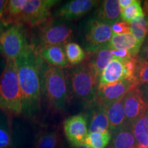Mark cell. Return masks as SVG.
<instances>
[{"label": "cell", "instance_id": "5b68a950", "mask_svg": "<svg viewBox=\"0 0 148 148\" xmlns=\"http://www.w3.org/2000/svg\"><path fill=\"white\" fill-rule=\"evenodd\" d=\"M112 36L110 25L100 21L94 15L84 20L80 25V42L88 54L106 47Z\"/></svg>", "mask_w": 148, "mask_h": 148}, {"label": "cell", "instance_id": "83f0119b", "mask_svg": "<svg viewBox=\"0 0 148 148\" xmlns=\"http://www.w3.org/2000/svg\"><path fill=\"white\" fill-rule=\"evenodd\" d=\"M130 33L142 45L148 34V21L147 18L143 16L130 23Z\"/></svg>", "mask_w": 148, "mask_h": 148}, {"label": "cell", "instance_id": "1f68e13d", "mask_svg": "<svg viewBox=\"0 0 148 148\" xmlns=\"http://www.w3.org/2000/svg\"><path fill=\"white\" fill-rule=\"evenodd\" d=\"M138 58L148 60V34L142 44L139 53L137 56Z\"/></svg>", "mask_w": 148, "mask_h": 148}, {"label": "cell", "instance_id": "f1b7e54d", "mask_svg": "<svg viewBox=\"0 0 148 148\" xmlns=\"http://www.w3.org/2000/svg\"><path fill=\"white\" fill-rule=\"evenodd\" d=\"M134 82L137 86L148 83V60L140 59L137 57Z\"/></svg>", "mask_w": 148, "mask_h": 148}, {"label": "cell", "instance_id": "ba28073f", "mask_svg": "<svg viewBox=\"0 0 148 148\" xmlns=\"http://www.w3.org/2000/svg\"><path fill=\"white\" fill-rule=\"evenodd\" d=\"M60 2L58 0H27L22 12L19 23L38 26L51 18V10Z\"/></svg>", "mask_w": 148, "mask_h": 148}, {"label": "cell", "instance_id": "9a60e30c", "mask_svg": "<svg viewBox=\"0 0 148 148\" xmlns=\"http://www.w3.org/2000/svg\"><path fill=\"white\" fill-rule=\"evenodd\" d=\"M94 16L110 26L121 21V8L117 0H105L100 1Z\"/></svg>", "mask_w": 148, "mask_h": 148}, {"label": "cell", "instance_id": "d590c367", "mask_svg": "<svg viewBox=\"0 0 148 148\" xmlns=\"http://www.w3.org/2000/svg\"><path fill=\"white\" fill-rule=\"evenodd\" d=\"M143 12L145 14V17L147 18L148 21V1H143Z\"/></svg>", "mask_w": 148, "mask_h": 148}, {"label": "cell", "instance_id": "4316f807", "mask_svg": "<svg viewBox=\"0 0 148 148\" xmlns=\"http://www.w3.org/2000/svg\"><path fill=\"white\" fill-rule=\"evenodd\" d=\"M58 134L56 131H45L38 135L35 148H56L58 143Z\"/></svg>", "mask_w": 148, "mask_h": 148}, {"label": "cell", "instance_id": "e575fe53", "mask_svg": "<svg viewBox=\"0 0 148 148\" xmlns=\"http://www.w3.org/2000/svg\"><path fill=\"white\" fill-rule=\"evenodd\" d=\"M133 1H134V0H119L118 2H119V7L120 8H121V11L124 10V9L126 8L127 6H129Z\"/></svg>", "mask_w": 148, "mask_h": 148}, {"label": "cell", "instance_id": "d6a6232c", "mask_svg": "<svg viewBox=\"0 0 148 148\" xmlns=\"http://www.w3.org/2000/svg\"><path fill=\"white\" fill-rule=\"evenodd\" d=\"M8 1L6 0H0V21L3 23V20H4V13L5 9L6 6Z\"/></svg>", "mask_w": 148, "mask_h": 148}, {"label": "cell", "instance_id": "3957f363", "mask_svg": "<svg viewBox=\"0 0 148 148\" xmlns=\"http://www.w3.org/2000/svg\"><path fill=\"white\" fill-rule=\"evenodd\" d=\"M65 77L69 94L88 104L95 102L99 79L87 62L69 68Z\"/></svg>", "mask_w": 148, "mask_h": 148}, {"label": "cell", "instance_id": "836d02e7", "mask_svg": "<svg viewBox=\"0 0 148 148\" xmlns=\"http://www.w3.org/2000/svg\"><path fill=\"white\" fill-rule=\"evenodd\" d=\"M139 88L140 91H141L142 94H143L144 99H145V102L147 103V106L148 108V83L147 84H145L143 85H141V86H138Z\"/></svg>", "mask_w": 148, "mask_h": 148}, {"label": "cell", "instance_id": "4fadbf2b", "mask_svg": "<svg viewBox=\"0 0 148 148\" xmlns=\"http://www.w3.org/2000/svg\"><path fill=\"white\" fill-rule=\"evenodd\" d=\"M141 45L131 33L125 34H112L106 47L110 51L116 49L126 50L131 56L136 57L139 53Z\"/></svg>", "mask_w": 148, "mask_h": 148}, {"label": "cell", "instance_id": "8d00e7d4", "mask_svg": "<svg viewBox=\"0 0 148 148\" xmlns=\"http://www.w3.org/2000/svg\"><path fill=\"white\" fill-rule=\"evenodd\" d=\"M4 27H6V26H5L4 24L2 23V22L0 21V32H1V31L4 29Z\"/></svg>", "mask_w": 148, "mask_h": 148}, {"label": "cell", "instance_id": "ab89813d", "mask_svg": "<svg viewBox=\"0 0 148 148\" xmlns=\"http://www.w3.org/2000/svg\"><path fill=\"white\" fill-rule=\"evenodd\" d=\"M0 148H2V147H0Z\"/></svg>", "mask_w": 148, "mask_h": 148}, {"label": "cell", "instance_id": "ffe728a7", "mask_svg": "<svg viewBox=\"0 0 148 148\" xmlns=\"http://www.w3.org/2000/svg\"><path fill=\"white\" fill-rule=\"evenodd\" d=\"M112 59L113 56L110 50L107 49L106 47H103L95 52L91 53V56L87 63L95 76L99 79L101 73Z\"/></svg>", "mask_w": 148, "mask_h": 148}, {"label": "cell", "instance_id": "7402d4cb", "mask_svg": "<svg viewBox=\"0 0 148 148\" xmlns=\"http://www.w3.org/2000/svg\"><path fill=\"white\" fill-rule=\"evenodd\" d=\"M14 135L5 114L0 110V147H14Z\"/></svg>", "mask_w": 148, "mask_h": 148}, {"label": "cell", "instance_id": "8fae6325", "mask_svg": "<svg viewBox=\"0 0 148 148\" xmlns=\"http://www.w3.org/2000/svg\"><path fill=\"white\" fill-rule=\"evenodd\" d=\"M125 123L132 125L142 117L147 110V103L137 86L131 88L123 99Z\"/></svg>", "mask_w": 148, "mask_h": 148}, {"label": "cell", "instance_id": "5bb4252c", "mask_svg": "<svg viewBox=\"0 0 148 148\" xmlns=\"http://www.w3.org/2000/svg\"><path fill=\"white\" fill-rule=\"evenodd\" d=\"M36 48L42 60L49 65L61 69L69 66L63 46L51 45Z\"/></svg>", "mask_w": 148, "mask_h": 148}, {"label": "cell", "instance_id": "8992f818", "mask_svg": "<svg viewBox=\"0 0 148 148\" xmlns=\"http://www.w3.org/2000/svg\"><path fill=\"white\" fill-rule=\"evenodd\" d=\"M38 27L36 47L51 45L64 46L73 39L72 24L67 21L50 18Z\"/></svg>", "mask_w": 148, "mask_h": 148}, {"label": "cell", "instance_id": "f35d334b", "mask_svg": "<svg viewBox=\"0 0 148 148\" xmlns=\"http://www.w3.org/2000/svg\"><path fill=\"white\" fill-rule=\"evenodd\" d=\"M75 148H90V147H88V146H86V145H79V146H77V147H75Z\"/></svg>", "mask_w": 148, "mask_h": 148}, {"label": "cell", "instance_id": "4dcf8cb0", "mask_svg": "<svg viewBox=\"0 0 148 148\" xmlns=\"http://www.w3.org/2000/svg\"><path fill=\"white\" fill-rule=\"evenodd\" d=\"M111 53H112L113 58L118 59L123 62L128 60L131 58V55L128 53V51L123 49H116V50H111Z\"/></svg>", "mask_w": 148, "mask_h": 148}, {"label": "cell", "instance_id": "2e32d148", "mask_svg": "<svg viewBox=\"0 0 148 148\" xmlns=\"http://www.w3.org/2000/svg\"><path fill=\"white\" fill-rule=\"evenodd\" d=\"M123 79H127L125 62L113 58L101 73L98 84L106 85Z\"/></svg>", "mask_w": 148, "mask_h": 148}, {"label": "cell", "instance_id": "cb8c5ba5", "mask_svg": "<svg viewBox=\"0 0 148 148\" xmlns=\"http://www.w3.org/2000/svg\"><path fill=\"white\" fill-rule=\"evenodd\" d=\"M63 47L66 59L71 65H78L86 58V52L83 48L76 42H70Z\"/></svg>", "mask_w": 148, "mask_h": 148}, {"label": "cell", "instance_id": "f546056e", "mask_svg": "<svg viewBox=\"0 0 148 148\" xmlns=\"http://www.w3.org/2000/svg\"><path fill=\"white\" fill-rule=\"evenodd\" d=\"M112 34H125L130 33V24L126 22L120 21L114 23L111 25Z\"/></svg>", "mask_w": 148, "mask_h": 148}, {"label": "cell", "instance_id": "e0dca14e", "mask_svg": "<svg viewBox=\"0 0 148 148\" xmlns=\"http://www.w3.org/2000/svg\"><path fill=\"white\" fill-rule=\"evenodd\" d=\"M92 106L88 132H101L109 130L107 106L97 101Z\"/></svg>", "mask_w": 148, "mask_h": 148}, {"label": "cell", "instance_id": "7a4b0ae2", "mask_svg": "<svg viewBox=\"0 0 148 148\" xmlns=\"http://www.w3.org/2000/svg\"><path fill=\"white\" fill-rule=\"evenodd\" d=\"M0 110L10 116H17L23 113L21 92L15 60H5V65L0 75Z\"/></svg>", "mask_w": 148, "mask_h": 148}, {"label": "cell", "instance_id": "603a6c76", "mask_svg": "<svg viewBox=\"0 0 148 148\" xmlns=\"http://www.w3.org/2000/svg\"><path fill=\"white\" fill-rule=\"evenodd\" d=\"M132 130L137 143L148 146V109L142 117L133 123Z\"/></svg>", "mask_w": 148, "mask_h": 148}, {"label": "cell", "instance_id": "9c48e42d", "mask_svg": "<svg viewBox=\"0 0 148 148\" xmlns=\"http://www.w3.org/2000/svg\"><path fill=\"white\" fill-rule=\"evenodd\" d=\"M99 3L97 0H71L60 5L53 12V16L64 21L77 19L88 14Z\"/></svg>", "mask_w": 148, "mask_h": 148}, {"label": "cell", "instance_id": "277c9868", "mask_svg": "<svg viewBox=\"0 0 148 148\" xmlns=\"http://www.w3.org/2000/svg\"><path fill=\"white\" fill-rule=\"evenodd\" d=\"M41 87L49 107L62 112L66 107L68 90L62 69L44 63L41 72Z\"/></svg>", "mask_w": 148, "mask_h": 148}, {"label": "cell", "instance_id": "44dd1931", "mask_svg": "<svg viewBox=\"0 0 148 148\" xmlns=\"http://www.w3.org/2000/svg\"><path fill=\"white\" fill-rule=\"evenodd\" d=\"M27 0H9L5 9L3 24L8 26L10 24L19 23L20 18Z\"/></svg>", "mask_w": 148, "mask_h": 148}, {"label": "cell", "instance_id": "7c38bea8", "mask_svg": "<svg viewBox=\"0 0 148 148\" xmlns=\"http://www.w3.org/2000/svg\"><path fill=\"white\" fill-rule=\"evenodd\" d=\"M136 86L130 79H123L106 85L98 84L97 88V102L108 106L109 103L124 97L131 88Z\"/></svg>", "mask_w": 148, "mask_h": 148}, {"label": "cell", "instance_id": "74e56055", "mask_svg": "<svg viewBox=\"0 0 148 148\" xmlns=\"http://www.w3.org/2000/svg\"><path fill=\"white\" fill-rule=\"evenodd\" d=\"M134 148H148V146H145V145H139V144H137Z\"/></svg>", "mask_w": 148, "mask_h": 148}, {"label": "cell", "instance_id": "ac0fdd59", "mask_svg": "<svg viewBox=\"0 0 148 148\" xmlns=\"http://www.w3.org/2000/svg\"><path fill=\"white\" fill-rule=\"evenodd\" d=\"M112 141L109 148H134L137 145L132 130V125L125 123L112 133Z\"/></svg>", "mask_w": 148, "mask_h": 148}, {"label": "cell", "instance_id": "6da1fadb", "mask_svg": "<svg viewBox=\"0 0 148 148\" xmlns=\"http://www.w3.org/2000/svg\"><path fill=\"white\" fill-rule=\"evenodd\" d=\"M24 115L32 117L41 104V72L44 62L34 44L27 45L16 59Z\"/></svg>", "mask_w": 148, "mask_h": 148}, {"label": "cell", "instance_id": "d6986e66", "mask_svg": "<svg viewBox=\"0 0 148 148\" xmlns=\"http://www.w3.org/2000/svg\"><path fill=\"white\" fill-rule=\"evenodd\" d=\"M123 99H124V97L109 103L107 106L109 130L111 134L125 123Z\"/></svg>", "mask_w": 148, "mask_h": 148}, {"label": "cell", "instance_id": "30bf717a", "mask_svg": "<svg viewBox=\"0 0 148 148\" xmlns=\"http://www.w3.org/2000/svg\"><path fill=\"white\" fill-rule=\"evenodd\" d=\"M64 132L69 143L74 147L84 145L88 134L87 116L78 114L69 116L64 121Z\"/></svg>", "mask_w": 148, "mask_h": 148}, {"label": "cell", "instance_id": "52a82bcc", "mask_svg": "<svg viewBox=\"0 0 148 148\" xmlns=\"http://www.w3.org/2000/svg\"><path fill=\"white\" fill-rule=\"evenodd\" d=\"M28 42L23 25L13 24L0 32V53L5 60H16Z\"/></svg>", "mask_w": 148, "mask_h": 148}, {"label": "cell", "instance_id": "484cf974", "mask_svg": "<svg viewBox=\"0 0 148 148\" xmlns=\"http://www.w3.org/2000/svg\"><path fill=\"white\" fill-rule=\"evenodd\" d=\"M143 16L145 14L141 6V1L139 0H134L129 6L121 11V19L129 24Z\"/></svg>", "mask_w": 148, "mask_h": 148}, {"label": "cell", "instance_id": "d4e9b609", "mask_svg": "<svg viewBox=\"0 0 148 148\" xmlns=\"http://www.w3.org/2000/svg\"><path fill=\"white\" fill-rule=\"evenodd\" d=\"M112 134L109 130L101 132H88L84 145L90 148H106L111 140Z\"/></svg>", "mask_w": 148, "mask_h": 148}]
</instances>
